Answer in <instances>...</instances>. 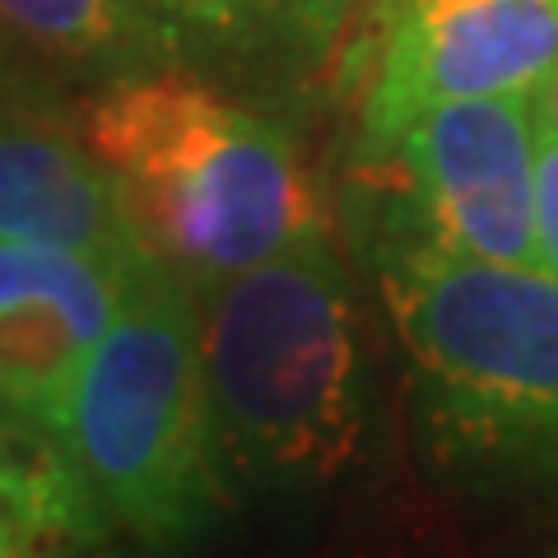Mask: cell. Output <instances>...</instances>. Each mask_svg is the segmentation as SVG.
I'll return each instance as SVG.
<instances>
[{"label":"cell","mask_w":558,"mask_h":558,"mask_svg":"<svg viewBox=\"0 0 558 558\" xmlns=\"http://www.w3.org/2000/svg\"><path fill=\"white\" fill-rule=\"evenodd\" d=\"M381 299L428 465L484 502L558 498V275L387 242Z\"/></svg>","instance_id":"1"},{"label":"cell","mask_w":558,"mask_h":558,"mask_svg":"<svg viewBox=\"0 0 558 558\" xmlns=\"http://www.w3.org/2000/svg\"><path fill=\"white\" fill-rule=\"evenodd\" d=\"M80 135L108 168L135 242L196 293L326 233V209L289 131L191 70L102 80Z\"/></svg>","instance_id":"2"},{"label":"cell","mask_w":558,"mask_h":558,"mask_svg":"<svg viewBox=\"0 0 558 558\" xmlns=\"http://www.w3.org/2000/svg\"><path fill=\"white\" fill-rule=\"evenodd\" d=\"M196 299L209 428L233 498L330 488L359 461L368 391L354 293L326 233Z\"/></svg>","instance_id":"3"},{"label":"cell","mask_w":558,"mask_h":558,"mask_svg":"<svg viewBox=\"0 0 558 558\" xmlns=\"http://www.w3.org/2000/svg\"><path fill=\"white\" fill-rule=\"evenodd\" d=\"M61 438L112 531L154 549L209 535L233 502L209 428L201 299L154 256L84 359Z\"/></svg>","instance_id":"4"},{"label":"cell","mask_w":558,"mask_h":558,"mask_svg":"<svg viewBox=\"0 0 558 558\" xmlns=\"http://www.w3.org/2000/svg\"><path fill=\"white\" fill-rule=\"evenodd\" d=\"M535 94H475L424 108L373 168L396 172L400 229L387 242L539 266Z\"/></svg>","instance_id":"5"},{"label":"cell","mask_w":558,"mask_h":558,"mask_svg":"<svg viewBox=\"0 0 558 558\" xmlns=\"http://www.w3.org/2000/svg\"><path fill=\"white\" fill-rule=\"evenodd\" d=\"M363 159L442 98L539 94L558 70V0H381Z\"/></svg>","instance_id":"6"},{"label":"cell","mask_w":558,"mask_h":558,"mask_svg":"<svg viewBox=\"0 0 558 558\" xmlns=\"http://www.w3.org/2000/svg\"><path fill=\"white\" fill-rule=\"evenodd\" d=\"M145 260L0 242V405L61 433L84 359Z\"/></svg>","instance_id":"7"},{"label":"cell","mask_w":558,"mask_h":558,"mask_svg":"<svg viewBox=\"0 0 558 558\" xmlns=\"http://www.w3.org/2000/svg\"><path fill=\"white\" fill-rule=\"evenodd\" d=\"M0 242L145 256L89 140L38 108H0Z\"/></svg>","instance_id":"8"},{"label":"cell","mask_w":558,"mask_h":558,"mask_svg":"<svg viewBox=\"0 0 558 558\" xmlns=\"http://www.w3.org/2000/svg\"><path fill=\"white\" fill-rule=\"evenodd\" d=\"M108 535L61 433L0 405V558L94 549Z\"/></svg>","instance_id":"9"},{"label":"cell","mask_w":558,"mask_h":558,"mask_svg":"<svg viewBox=\"0 0 558 558\" xmlns=\"http://www.w3.org/2000/svg\"><path fill=\"white\" fill-rule=\"evenodd\" d=\"M172 51L247 70H307L336 51L359 0H145Z\"/></svg>","instance_id":"10"},{"label":"cell","mask_w":558,"mask_h":558,"mask_svg":"<svg viewBox=\"0 0 558 558\" xmlns=\"http://www.w3.org/2000/svg\"><path fill=\"white\" fill-rule=\"evenodd\" d=\"M0 47L89 84L172 57L145 0H0Z\"/></svg>","instance_id":"11"},{"label":"cell","mask_w":558,"mask_h":558,"mask_svg":"<svg viewBox=\"0 0 558 558\" xmlns=\"http://www.w3.org/2000/svg\"><path fill=\"white\" fill-rule=\"evenodd\" d=\"M535 247L539 266L558 275V131L545 121L535 135Z\"/></svg>","instance_id":"12"},{"label":"cell","mask_w":558,"mask_h":558,"mask_svg":"<svg viewBox=\"0 0 558 558\" xmlns=\"http://www.w3.org/2000/svg\"><path fill=\"white\" fill-rule=\"evenodd\" d=\"M535 112H539V121H545V126L558 131V70L545 80V89L535 94Z\"/></svg>","instance_id":"13"}]
</instances>
